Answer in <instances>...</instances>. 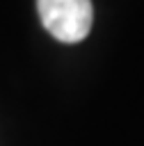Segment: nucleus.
<instances>
[{
  "instance_id": "f257e3e1",
  "label": "nucleus",
  "mask_w": 144,
  "mask_h": 146,
  "mask_svg": "<svg viewBox=\"0 0 144 146\" xmlns=\"http://www.w3.org/2000/svg\"><path fill=\"white\" fill-rule=\"evenodd\" d=\"M43 27L62 43L82 41L94 23L91 0H37Z\"/></svg>"
}]
</instances>
